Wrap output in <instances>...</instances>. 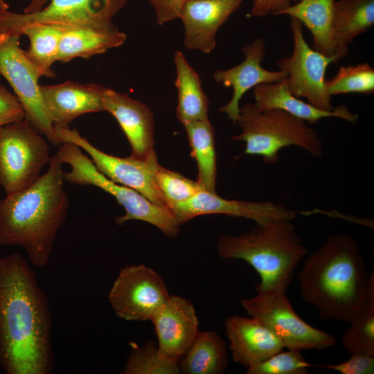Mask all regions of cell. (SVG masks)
Segmentation results:
<instances>
[{"mask_svg": "<svg viewBox=\"0 0 374 374\" xmlns=\"http://www.w3.org/2000/svg\"><path fill=\"white\" fill-rule=\"evenodd\" d=\"M51 314L34 271L19 253L0 257V366L7 374H49Z\"/></svg>", "mask_w": 374, "mask_h": 374, "instance_id": "obj_1", "label": "cell"}, {"mask_svg": "<svg viewBox=\"0 0 374 374\" xmlns=\"http://www.w3.org/2000/svg\"><path fill=\"white\" fill-rule=\"evenodd\" d=\"M301 299L314 306L321 320L349 323L374 295L357 240L345 233L330 236L307 258L298 274Z\"/></svg>", "mask_w": 374, "mask_h": 374, "instance_id": "obj_2", "label": "cell"}, {"mask_svg": "<svg viewBox=\"0 0 374 374\" xmlns=\"http://www.w3.org/2000/svg\"><path fill=\"white\" fill-rule=\"evenodd\" d=\"M62 163L51 156L48 170L29 186L0 199V246H19L30 262L49 261L69 206L63 188Z\"/></svg>", "mask_w": 374, "mask_h": 374, "instance_id": "obj_3", "label": "cell"}, {"mask_svg": "<svg viewBox=\"0 0 374 374\" xmlns=\"http://www.w3.org/2000/svg\"><path fill=\"white\" fill-rule=\"evenodd\" d=\"M292 220L280 219L256 224L238 235L218 237L217 252L222 260H242L258 274L255 289L287 291L294 271L308 253Z\"/></svg>", "mask_w": 374, "mask_h": 374, "instance_id": "obj_4", "label": "cell"}, {"mask_svg": "<svg viewBox=\"0 0 374 374\" xmlns=\"http://www.w3.org/2000/svg\"><path fill=\"white\" fill-rule=\"evenodd\" d=\"M241 132L231 137L245 143L244 154L261 156L265 163H275L280 150L299 147L314 157L323 153V144L318 132L305 121L284 111L260 109L253 103L240 108L236 123Z\"/></svg>", "mask_w": 374, "mask_h": 374, "instance_id": "obj_5", "label": "cell"}, {"mask_svg": "<svg viewBox=\"0 0 374 374\" xmlns=\"http://www.w3.org/2000/svg\"><path fill=\"white\" fill-rule=\"evenodd\" d=\"M55 155L62 163L71 166V171L62 174L64 181L78 185L96 186L112 195L125 209V214L115 218L118 225L129 220L151 224L168 238L176 237L179 224L171 211L153 204L137 191L113 181L95 167L88 155L77 145L63 142Z\"/></svg>", "mask_w": 374, "mask_h": 374, "instance_id": "obj_6", "label": "cell"}, {"mask_svg": "<svg viewBox=\"0 0 374 374\" xmlns=\"http://www.w3.org/2000/svg\"><path fill=\"white\" fill-rule=\"evenodd\" d=\"M24 118L0 127V185L6 195L33 184L51 157L46 140Z\"/></svg>", "mask_w": 374, "mask_h": 374, "instance_id": "obj_7", "label": "cell"}, {"mask_svg": "<svg viewBox=\"0 0 374 374\" xmlns=\"http://www.w3.org/2000/svg\"><path fill=\"white\" fill-rule=\"evenodd\" d=\"M256 295L240 300L248 315L267 326L290 350H323L336 344L331 334L303 320L292 308L286 291L255 289Z\"/></svg>", "mask_w": 374, "mask_h": 374, "instance_id": "obj_8", "label": "cell"}, {"mask_svg": "<svg viewBox=\"0 0 374 374\" xmlns=\"http://www.w3.org/2000/svg\"><path fill=\"white\" fill-rule=\"evenodd\" d=\"M21 36L0 33V75L12 87L22 105L25 118L54 145L62 141L44 106L39 78L40 73L20 46Z\"/></svg>", "mask_w": 374, "mask_h": 374, "instance_id": "obj_9", "label": "cell"}, {"mask_svg": "<svg viewBox=\"0 0 374 374\" xmlns=\"http://www.w3.org/2000/svg\"><path fill=\"white\" fill-rule=\"evenodd\" d=\"M163 278L145 265L119 271L108 294L116 314L127 321H151L170 297Z\"/></svg>", "mask_w": 374, "mask_h": 374, "instance_id": "obj_10", "label": "cell"}, {"mask_svg": "<svg viewBox=\"0 0 374 374\" xmlns=\"http://www.w3.org/2000/svg\"><path fill=\"white\" fill-rule=\"evenodd\" d=\"M290 19L293 51L291 55L283 57L278 62L279 69L287 74V89L295 96L305 98L320 109L332 110L335 107L326 89L325 75L329 64H334L335 58L310 47L305 39L301 23L294 17Z\"/></svg>", "mask_w": 374, "mask_h": 374, "instance_id": "obj_11", "label": "cell"}, {"mask_svg": "<svg viewBox=\"0 0 374 374\" xmlns=\"http://www.w3.org/2000/svg\"><path fill=\"white\" fill-rule=\"evenodd\" d=\"M55 129L62 143L69 142L79 146L87 154L97 170L107 177L137 191L154 204L166 206L154 177L159 163L156 153L147 159L132 156L118 157L95 147L76 129L62 126H55Z\"/></svg>", "mask_w": 374, "mask_h": 374, "instance_id": "obj_12", "label": "cell"}, {"mask_svg": "<svg viewBox=\"0 0 374 374\" xmlns=\"http://www.w3.org/2000/svg\"><path fill=\"white\" fill-rule=\"evenodd\" d=\"M128 0H49L39 11L17 13L0 9V33H14L21 26L33 22L66 28L113 23L114 17Z\"/></svg>", "mask_w": 374, "mask_h": 374, "instance_id": "obj_13", "label": "cell"}, {"mask_svg": "<svg viewBox=\"0 0 374 374\" xmlns=\"http://www.w3.org/2000/svg\"><path fill=\"white\" fill-rule=\"evenodd\" d=\"M170 210L179 225L196 216L209 214L242 217L256 224L280 219L293 220L296 217L295 211L282 204L227 199L204 190Z\"/></svg>", "mask_w": 374, "mask_h": 374, "instance_id": "obj_14", "label": "cell"}, {"mask_svg": "<svg viewBox=\"0 0 374 374\" xmlns=\"http://www.w3.org/2000/svg\"><path fill=\"white\" fill-rule=\"evenodd\" d=\"M242 51L244 55L242 62L230 69L216 70L213 75L215 82L233 89L231 100L220 107L219 111L226 114L234 123L239 116L240 100L249 89L261 84L276 82L287 77L285 71H271L262 67V62L265 55V44L262 38H256L245 45Z\"/></svg>", "mask_w": 374, "mask_h": 374, "instance_id": "obj_15", "label": "cell"}, {"mask_svg": "<svg viewBox=\"0 0 374 374\" xmlns=\"http://www.w3.org/2000/svg\"><path fill=\"white\" fill-rule=\"evenodd\" d=\"M244 0H186L179 19L184 28V45L188 50L211 53L219 28Z\"/></svg>", "mask_w": 374, "mask_h": 374, "instance_id": "obj_16", "label": "cell"}, {"mask_svg": "<svg viewBox=\"0 0 374 374\" xmlns=\"http://www.w3.org/2000/svg\"><path fill=\"white\" fill-rule=\"evenodd\" d=\"M103 105L104 111L115 118L124 132L132 157L147 159L155 154L154 118L148 105L127 93L106 87Z\"/></svg>", "mask_w": 374, "mask_h": 374, "instance_id": "obj_17", "label": "cell"}, {"mask_svg": "<svg viewBox=\"0 0 374 374\" xmlns=\"http://www.w3.org/2000/svg\"><path fill=\"white\" fill-rule=\"evenodd\" d=\"M151 321L158 348L167 357L178 362L199 332L193 305L186 298L170 295Z\"/></svg>", "mask_w": 374, "mask_h": 374, "instance_id": "obj_18", "label": "cell"}, {"mask_svg": "<svg viewBox=\"0 0 374 374\" xmlns=\"http://www.w3.org/2000/svg\"><path fill=\"white\" fill-rule=\"evenodd\" d=\"M105 87L94 83L66 81L57 84L40 85L45 109L54 126L69 127L85 114L104 111L103 98Z\"/></svg>", "mask_w": 374, "mask_h": 374, "instance_id": "obj_19", "label": "cell"}, {"mask_svg": "<svg viewBox=\"0 0 374 374\" xmlns=\"http://www.w3.org/2000/svg\"><path fill=\"white\" fill-rule=\"evenodd\" d=\"M225 329L233 361L247 368L285 348L275 334L251 317L231 316L225 321Z\"/></svg>", "mask_w": 374, "mask_h": 374, "instance_id": "obj_20", "label": "cell"}, {"mask_svg": "<svg viewBox=\"0 0 374 374\" xmlns=\"http://www.w3.org/2000/svg\"><path fill=\"white\" fill-rule=\"evenodd\" d=\"M286 78L273 83H264L253 89L254 105L260 109H276L284 111L313 124L326 118H339L355 123L358 115L346 106L339 105L332 110L320 109L293 95L287 89Z\"/></svg>", "mask_w": 374, "mask_h": 374, "instance_id": "obj_21", "label": "cell"}, {"mask_svg": "<svg viewBox=\"0 0 374 374\" xmlns=\"http://www.w3.org/2000/svg\"><path fill=\"white\" fill-rule=\"evenodd\" d=\"M126 39V35L114 23L66 28L60 42L57 61L88 59L121 46Z\"/></svg>", "mask_w": 374, "mask_h": 374, "instance_id": "obj_22", "label": "cell"}, {"mask_svg": "<svg viewBox=\"0 0 374 374\" xmlns=\"http://www.w3.org/2000/svg\"><path fill=\"white\" fill-rule=\"evenodd\" d=\"M373 24L374 0H335L332 16V37L337 48L335 64L348 55L350 44Z\"/></svg>", "mask_w": 374, "mask_h": 374, "instance_id": "obj_23", "label": "cell"}, {"mask_svg": "<svg viewBox=\"0 0 374 374\" xmlns=\"http://www.w3.org/2000/svg\"><path fill=\"white\" fill-rule=\"evenodd\" d=\"M276 15H288L305 26L312 35V48L335 61L336 46L332 37V16L335 0H292ZM335 64V62H334Z\"/></svg>", "mask_w": 374, "mask_h": 374, "instance_id": "obj_24", "label": "cell"}, {"mask_svg": "<svg viewBox=\"0 0 374 374\" xmlns=\"http://www.w3.org/2000/svg\"><path fill=\"white\" fill-rule=\"evenodd\" d=\"M174 63L176 69L175 85L178 94L177 119L184 125L208 118L209 100L202 89L199 74L179 51L175 53Z\"/></svg>", "mask_w": 374, "mask_h": 374, "instance_id": "obj_25", "label": "cell"}, {"mask_svg": "<svg viewBox=\"0 0 374 374\" xmlns=\"http://www.w3.org/2000/svg\"><path fill=\"white\" fill-rule=\"evenodd\" d=\"M178 364L185 374L223 373L229 364L226 344L215 331H199Z\"/></svg>", "mask_w": 374, "mask_h": 374, "instance_id": "obj_26", "label": "cell"}, {"mask_svg": "<svg viewBox=\"0 0 374 374\" xmlns=\"http://www.w3.org/2000/svg\"><path fill=\"white\" fill-rule=\"evenodd\" d=\"M64 28L55 24L33 22L19 28L14 33L26 35L30 45L26 55L39 71L42 76L53 78L52 69L57 62L60 42Z\"/></svg>", "mask_w": 374, "mask_h": 374, "instance_id": "obj_27", "label": "cell"}, {"mask_svg": "<svg viewBox=\"0 0 374 374\" xmlns=\"http://www.w3.org/2000/svg\"><path fill=\"white\" fill-rule=\"evenodd\" d=\"M191 156L195 159L198 175L197 182L204 190L216 193V152L213 127L208 118L193 121L184 125Z\"/></svg>", "mask_w": 374, "mask_h": 374, "instance_id": "obj_28", "label": "cell"}, {"mask_svg": "<svg viewBox=\"0 0 374 374\" xmlns=\"http://www.w3.org/2000/svg\"><path fill=\"white\" fill-rule=\"evenodd\" d=\"M130 352L126 359L122 374H178L180 373L178 362L165 355L151 341L143 346L131 342Z\"/></svg>", "mask_w": 374, "mask_h": 374, "instance_id": "obj_29", "label": "cell"}, {"mask_svg": "<svg viewBox=\"0 0 374 374\" xmlns=\"http://www.w3.org/2000/svg\"><path fill=\"white\" fill-rule=\"evenodd\" d=\"M342 335L345 349L350 355L374 356V295L354 315Z\"/></svg>", "mask_w": 374, "mask_h": 374, "instance_id": "obj_30", "label": "cell"}, {"mask_svg": "<svg viewBox=\"0 0 374 374\" xmlns=\"http://www.w3.org/2000/svg\"><path fill=\"white\" fill-rule=\"evenodd\" d=\"M326 87L330 96L346 93H373L374 68L367 62L340 66L336 75L326 81Z\"/></svg>", "mask_w": 374, "mask_h": 374, "instance_id": "obj_31", "label": "cell"}, {"mask_svg": "<svg viewBox=\"0 0 374 374\" xmlns=\"http://www.w3.org/2000/svg\"><path fill=\"white\" fill-rule=\"evenodd\" d=\"M154 177L169 209L188 200L202 190L197 181H193L177 172L168 170L159 163L155 168Z\"/></svg>", "mask_w": 374, "mask_h": 374, "instance_id": "obj_32", "label": "cell"}, {"mask_svg": "<svg viewBox=\"0 0 374 374\" xmlns=\"http://www.w3.org/2000/svg\"><path fill=\"white\" fill-rule=\"evenodd\" d=\"M302 351L283 350L247 369V374H308L313 365L303 356Z\"/></svg>", "mask_w": 374, "mask_h": 374, "instance_id": "obj_33", "label": "cell"}, {"mask_svg": "<svg viewBox=\"0 0 374 374\" xmlns=\"http://www.w3.org/2000/svg\"><path fill=\"white\" fill-rule=\"evenodd\" d=\"M24 118V109L16 96L0 84V127Z\"/></svg>", "mask_w": 374, "mask_h": 374, "instance_id": "obj_34", "label": "cell"}, {"mask_svg": "<svg viewBox=\"0 0 374 374\" xmlns=\"http://www.w3.org/2000/svg\"><path fill=\"white\" fill-rule=\"evenodd\" d=\"M341 374H373L374 372V356L350 355V357L337 364L321 365Z\"/></svg>", "mask_w": 374, "mask_h": 374, "instance_id": "obj_35", "label": "cell"}, {"mask_svg": "<svg viewBox=\"0 0 374 374\" xmlns=\"http://www.w3.org/2000/svg\"><path fill=\"white\" fill-rule=\"evenodd\" d=\"M152 6L157 23L163 25L179 19L186 0H147Z\"/></svg>", "mask_w": 374, "mask_h": 374, "instance_id": "obj_36", "label": "cell"}, {"mask_svg": "<svg viewBox=\"0 0 374 374\" xmlns=\"http://www.w3.org/2000/svg\"><path fill=\"white\" fill-rule=\"evenodd\" d=\"M292 0H253L249 17H265L269 14L276 15L281 10L290 6Z\"/></svg>", "mask_w": 374, "mask_h": 374, "instance_id": "obj_37", "label": "cell"}, {"mask_svg": "<svg viewBox=\"0 0 374 374\" xmlns=\"http://www.w3.org/2000/svg\"><path fill=\"white\" fill-rule=\"evenodd\" d=\"M49 0H31L28 5L24 8L23 12L29 14L41 10Z\"/></svg>", "mask_w": 374, "mask_h": 374, "instance_id": "obj_38", "label": "cell"}, {"mask_svg": "<svg viewBox=\"0 0 374 374\" xmlns=\"http://www.w3.org/2000/svg\"><path fill=\"white\" fill-rule=\"evenodd\" d=\"M0 9H9V5L5 1V0H0Z\"/></svg>", "mask_w": 374, "mask_h": 374, "instance_id": "obj_39", "label": "cell"}]
</instances>
